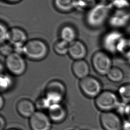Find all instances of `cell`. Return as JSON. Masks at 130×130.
Listing matches in <instances>:
<instances>
[{
    "mask_svg": "<svg viewBox=\"0 0 130 130\" xmlns=\"http://www.w3.org/2000/svg\"><path fill=\"white\" fill-rule=\"evenodd\" d=\"M47 44L40 39H32L27 41L22 49V55L34 61L43 60L48 54Z\"/></svg>",
    "mask_w": 130,
    "mask_h": 130,
    "instance_id": "7a4b0ae2",
    "label": "cell"
},
{
    "mask_svg": "<svg viewBox=\"0 0 130 130\" xmlns=\"http://www.w3.org/2000/svg\"><path fill=\"white\" fill-rule=\"evenodd\" d=\"M128 62H130V60H129Z\"/></svg>",
    "mask_w": 130,
    "mask_h": 130,
    "instance_id": "d590c367",
    "label": "cell"
},
{
    "mask_svg": "<svg viewBox=\"0 0 130 130\" xmlns=\"http://www.w3.org/2000/svg\"><path fill=\"white\" fill-rule=\"evenodd\" d=\"M124 116H125L126 120L130 121V103L127 104L126 105Z\"/></svg>",
    "mask_w": 130,
    "mask_h": 130,
    "instance_id": "f1b7e54d",
    "label": "cell"
},
{
    "mask_svg": "<svg viewBox=\"0 0 130 130\" xmlns=\"http://www.w3.org/2000/svg\"><path fill=\"white\" fill-rule=\"evenodd\" d=\"M0 52L2 55L6 57L14 52V48L9 42H5L1 44Z\"/></svg>",
    "mask_w": 130,
    "mask_h": 130,
    "instance_id": "83f0119b",
    "label": "cell"
},
{
    "mask_svg": "<svg viewBox=\"0 0 130 130\" xmlns=\"http://www.w3.org/2000/svg\"><path fill=\"white\" fill-rule=\"evenodd\" d=\"M28 41L27 33L22 29L15 27L9 29L8 42L13 47L15 52L22 55V48Z\"/></svg>",
    "mask_w": 130,
    "mask_h": 130,
    "instance_id": "30bf717a",
    "label": "cell"
},
{
    "mask_svg": "<svg viewBox=\"0 0 130 130\" xmlns=\"http://www.w3.org/2000/svg\"><path fill=\"white\" fill-rule=\"evenodd\" d=\"M79 86L83 94L89 98H95L103 91L102 83L92 76H88L80 80Z\"/></svg>",
    "mask_w": 130,
    "mask_h": 130,
    "instance_id": "ba28073f",
    "label": "cell"
},
{
    "mask_svg": "<svg viewBox=\"0 0 130 130\" xmlns=\"http://www.w3.org/2000/svg\"><path fill=\"white\" fill-rule=\"evenodd\" d=\"M78 10H83L89 9L91 7L95 5L98 2L97 0H77Z\"/></svg>",
    "mask_w": 130,
    "mask_h": 130,
    "instance_id": "d4e9b609",
    "label": "cell"
},
{
    "mask_svg": "<svg viewBox=\"0 0 130 130\" xmlns=\"http://www.w3.org/2000/svg\"><path fill=\"white\" fill-rule=\"evenodd\" d=\"M18 130V129L11 128V129H8V130Z\"/></svg>",
    "mask_w": 130,
    "mask_h": 130,
    "instance_id": "e575fe53",
    "label": "cell"
},
{
    "mask_svg": "<svg viewBox=\"0 0 130 130\" xmlns=\"http://www.w3.org/2000/svg\"><path fill=\"white\" fill-rule=\"evenodd\" d=\"M5 65L9 73L15 76L23 75L26 70V62L23 55L15 51L6 57Z\"/></svg>",
    "mask_w": 130,
    "mask_h": 130,
    "instance_id": "52a82bcc",
    "label": "cell"
},
{
    "mask_svg": "<svg viewBox=\"0 0 130 130\" xmlns=\"http://www.w3.org/2000/svg\"><path fill=\"white\" fill-rule=\"evenodd\" d=\"M87 53L86 46L80 41L76 40L69 44L68 54L75 61L84 59Z\"/></svg>",
    "mask_w": 130,
    "mask_h": 130,
    "instance_id": "4fadbf2b",
    "label": "cell"
},
{
    "mask_svg": "<svg viewBox=\"0 0 130 130\" xmlns=\"http://www.w3.org/2000/svg\"><path fill=\"white\" fill-rule=\"evenodd\" d=\"M116 55L128 61L130 59V36L125 35L119 42Z\"/></svg>",
    "mask_w": 130,
    "mask_h": 130,
    "instance_id": "ac0fdd59",
    "label": "cell"
},
{
    "mask_svg": "<svg viewBox=\"0 0 130 130\" xmlns=\"http://www.w3.org/2000/svg\"><path fill=\"white\" fill-rule=\"evenodd\" d=\"M4 1L10 3H17L21 1L22 0H4Z\"/></svg>",
    "mask_w": 130,
    "mask_h": 130,
    "instance_id": "d6a6232c",
    "label": "cell"
},
{
    "mask_svg": "<svg viewBox=\"0 0 130 130\" xmlns=\"http://www.w3.org/2000/svg\"><path fill=\"white\" fill-rule=\"evenodd\" d=\"M47 111V115L52 123H61L67 118V110L61 103L52 104Z\"/></svg>",
    "mask_w": 130,
    "mask_h": 130,
    "instance_id": "5bb4252c",
    "label": "cell"
},
{
    "mask_svg": "<svg viewBox=\"0 0 130 130\" xmlns=\"http://www.w3.org/2000/svg\"><path fill=\"white\" fill-rule=\"evenodd\" d=\"M125 35L122 30L110 29L104 33L101 39L102 50L111 56L116 55L118 45Z\"/></svg>",
    "mask_w": 130,
    "mask_h": 130,
    "instance_id": "5b68a950",
    "label": "cell"
},
{
    "mask_svg": "<svg viewBox=\"0 0 130 130\" xmlns=\"http://www.w3.org/2000/svg\"><path fill=\"white\" fill-rule=\"evenodd\" d=\"M69 43L60 39L53 44V48L56 54L60 56H64L69 53Z\"/></svg>",
    "mask_w": 130,
    "mask_h": 130,
    "instance_id": "7402d4cb",
    "label": "cell"
},
{
    "mask_svg": "<svg viewBox=\"0 0 130 130\" xmlns=\"http://www.w3.org/2000/svg\"><path fill=\"white\" fill-rule=\"evenodd\" d=\"M109 81L114 83H119L123 81L124 77V73L121 69L113 67L106 76Z\"/></svg>",
    "mask_w": 130,
    "mask_h": 130,
    "instance_id": "ffe728a7",
    "label": "cell"
},
{
    "mask_svg": "<svg viewBox=\"0 0 130 130\" xmlns=\"http://www.w3.org/2000/svg\"></svg>",
    "mask_w": 130,
    "mask_h": 130,
    "instance_id": "74e56055",
    "label": "cell"
},
{
    "mask_svg": "<svg viewBox=\"0 0 130 130\" xmlns=\"http://www.w3.org/2000/svg\"><path fill=\"white\" fill-rule=\"evenodd\" d=\"M13 85L12 77L9 74H1V91L5 92L10 89Z\"/></svg>",
    "mask_w": 130,
    "mask_h": 130,
    "instance_id": "603a6c76",
    "label": "cell"
},
{
    "mask_svg": "<svg viewBox=\"0 0 130 130\" xmlns=\"http://www.w3.org/2000/svg\"><path fill=\"white\" fill-rule=\"evenodd\" d=\"M91 63L95 71L101 76H106L113 67L111 56L102 49L93 54Z\"/></svg>",
    "mask_w": 130,
    "mask_h": 130,
    "instance_id": "8992f818",
    "label": "cell"
},
{
    "mask_svg": "<svg viewBox=\"0 0 130 130\" xmlns=\"http://www.w3.org/2000/svg\"><path fill=\"white\" fill-rule=\"evenodd\" d=\"M112 11V8L108 2H98L88 10L85 16L87 25L94 29L101 28L107 24Z\"/></svg>",
    "mask_w": 130,
    "mask_h": 130,
    "instance_id": "6da1fadb",
    "label": "cell"
},
{
    "mask_svg": "<svg viewBox=\"0 0 130 130\" xmlns=\"http://www.w3.org/2000/svg\"><path fill=\"white\" fill-rule=\"evenodd\" d=\"M117 95L120 101L126 104L130 103V83L122 85L118 88Z\"/></svg>",
    "mask_w": 130,
    "mask_h": 130,
    "instance_id": "44dd1931",
    "label": "cell"
},
{
    "mask_svg": "<svg viewBox=\"0 0 130 130\" xmlns=\"http://www.w3.org/2000/svg\"><path fill=\"white\" fill-rule=\"evenodd\" d=\"M16 107L18 114L24 118L29 119L37 111L35 104L26 98L19 101Z\"/></svg>",
    "mask_w": 130,
    "mask_h": 130,
    "instance_id": "9a60e30c",
    "label": "cell"
},
{
    "mask_svg": "<svg viewBox=\"0 0 130 130\" xmlns=\"http://www.w3.org/2000/svg\"><path fill=\"white\" fill-rule=\"evenodd\" d=\"M130 23V12L129 10H113L107 25L110 29L122 30Z\"/></svg>",
    "mask_w": 130,
    "mask_h": 130,
    "instance_id": "9c48e42d",
    "label": "cell"
},
{
    "mask_svg": "<svg viewBox=\"0 0 130 130\" xmlns=\"http://www.w3.org/2000/svg\"><path fill=\"white\" fill-rule=\"evenodd\" d=\"M95 99V105L102 112L116 111L121 102L117 94L110 90H103Z\"/></svg>",
    "mask_w": 130,
    "mask_h": 130,
    "instance_id": "3957f363",
    "label": "cell"
},
{
    "mask_svg": "<svg viewBox=\"0 0 130 130\" xmlns=\"http://www.w3.org/2000/svg\"><path fill=\"white\" fill-rule=\"evenodd\" d=\"M72 69L74 75L80 80L89 75V65L84 59L75 61L72 63Z\"/></svg>",
    "mask_w": 130,
    "mask_h": 130,
    "instance_id": "2e32d148",
    "label": "cell"
},
{
    "mask_svg": "<svg viewBox=\"0 0 130 130\" xmlns=\"http://www.w3.org/2000/svg\"><path fill=\"white\" fill-rule=\"evenodd\" d=\"M0 121H1V126L0 130H4L6 126V121L5 118L2 115L0 117Z\"/></svg>",
    "mask_w": 130,
    "mask_h": 130,
    "instance_id": "f546056e",
    "label": "cell"
},
{
    "mask_svg": "<svg viewBox=\"0 0 130 130\" xmlns=\"http://www.w3.org/2000/svg\"><path fill=\"white\" fill-rule=\"evenodd\" d=\"M5 99H4L3 97H2V96L1 95V103H0V108H1V110H2V109H3V108L4 107V105H5Z\"/></svg>",
    "mask_w": 130,
    "mask_h": 130,
    "instance_id": "1f68e13d",
    "label": "cell"
},
{
    "mask_svg": "<svg viewBox=\"0 0 130 130\" xmlns=\"http://www.w3.org/2000/svg\"><path fill=\"white\" fill-rule=\"evenodd\" d=\"M51 105L52 104L44 96L39 98L35 104L36 108L38 109V111H42L44 110H48Z\"/></svg>",
    "mask_w": 130,
    "mask_h": 130,
    "instance_id": "4316f807",
    "label": "cell"
},
{
    "mask_svg": "<svg viewBox=\"0 0 130 130\" xmlns=\"http://www.w3.org/2000/svg\"><path fill=\"white\" fill-rule=\"evenodd\" d=\"M100 122L104 130H123V121L120 115L114 111L101 113Z\"/></svg>",
    "mask_w": 130,
    "mask_h": 130,
    "instance_id": "8fae6325",
    "label": "cell"
},
{
    "mask_svg": "<svg viewBox=\"0 0 130 130\" xmlns=\"http://www.w3.org/2000/svg\"><path fill=\"white\" fill-rule=\"evenodd\" d=\"M60 39L70 44L76 40L77 32L74 27L70 25H65L60 30Z\"/></svg>",
    "mask_w": 130,
    "mask_h": 130,
    "instance_id": "d6986e66",
    "label": "cell"
},
{
    "mask_svg": "<svg viewBox=\"0 0 130 130\" xmlns=\"http://www.w3.org/2000/svg\"><path fill=\"white\" fill-rule=\"evenodd\" d=\"M44 93V97L51 104L61 103L66 96L67 88L62 81L53 80L46 85Z\"/></svg>",
    "mask_w": 130,
    "mask_h": 130,
    "instance_id": "277c9868",
    "label": "cell"
},
{
    "mask_svg": "<svg viewBox=\"0 0 130 130\" xmlns=\"http://www.w3.org/2000/svg\"><path fill=\"white\" fill-rule=\"evenodd\" d=\"M113 10H129L130 0H111L108 2Z\"/></svg>",
    "mask_w": 130,
    "mask_h": 130,
    "instance_id": "cb8c5ba5",
    "label": "cell"
},
{
    "mask_svg": "<svg viewBox=\"0 0 130 130\" xmlns=\"http://www.w3.org/2000/svg\"><path fill=\"white\" fill-rule=\"evenodd\" d=\"M29 120L32 130H51L52 122L47 114L42 111H36Z\"/></svg>",
    "mask_w": 130,
    "mask_h": 130,
    "instance_id": "7c38bea8",
    "label": "cell"
},
{
    "mask_svg": "<svg viewBox=\"0 0 130 130\" xmlns=\"http://www.w3.org/2000/svg\"><path fill=\"white\" fill-rule=\"evenodd\" d=\"M56 9L60 12L68 13L77 9V0H54Z\"/></svg>",
    "mask_w": 130,
    "mask_h": 130,
    "instance_id": "e0dca14e",
    "label": "cell"
},
{
    "mask_svg": "<svg viewBox=\"0 0 130 130\" xmlns=\"http://www.w3.org/2000/svg\"><path fill=\"white\" fill-rule=\"evenodd\" d=\"M0 42L1 44L7 42L8 40L9 29H8L5 23L1 22L0 25Z\"/></svg>",
    "mask_w": 130,
    "mask_h": 130,
    "instance_id": "484cf974",
    "label": "cell"
},
{
    "mask_svg": "<svg viewBox=\"0 0 130 130\" xmlns=\"http://www.w3.org/2000/svg\"></svg>",
    "mask_w": 130,
    "mask_h": 130,
    "instance_id": "8d00e7d4",
    "label": "cell"
},
{
    "mask_svg": "<svg viewBox=\"0 0 130 130\" xmlns=\"http://www.w3.org/2000/svg\"><path fill=\"white\" fill-rule=\"evenodd\" d=\"M101 2H109L111 0H101Z\"/></svg>",
    "mask_w": 130,
    "mask_h": 130,
    "instance_id": "836d02e7",
    "label": "cell"
},
{
    "mask_svg": "<svg viewBox=\"0 0 130 130\" xmlns=\"http://www.w3.org/2000/svg\"><path fill=\"white\" fill-rule=\"evenodd\" d=\"M123 130H130V121L127 120H126L125 121H123Z\"/></svg>",
    "mask_w": 130,
    "mask_h": 130,
    "instance_id": "4dcf8cb0",
    "label": "cell"
}]
</instances>
